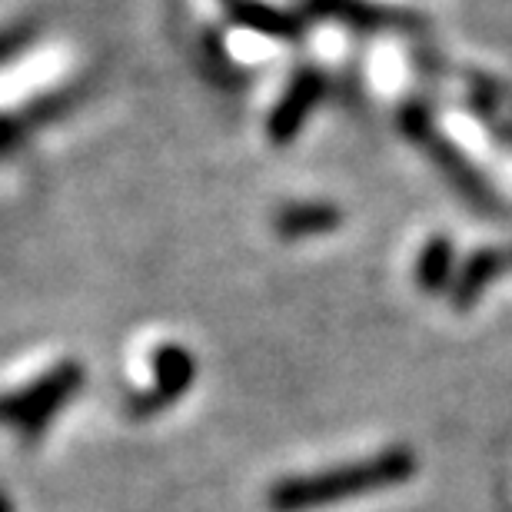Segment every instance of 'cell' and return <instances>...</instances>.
Returning <instances> with one entry per match:
<instances>
[{
    "label": "cell",
    "instance_id": "obj_8",
    "mask_svg": "<svg viewBox=\"0 0 512 512\" xmlns=\"http://www.w3.org/2000/svg\"><path fill=\"white\" fill-rule=\"evenodd\" d=\"M273 227L283 240L323 237V233L343 227V210L333 207V203H290V207L276 213Z\"/></svg>",
    "mask_w": 512,
    "mask_h": 512
},
{
    "label": "cell",
    "instance_id": "obj_11",
    "mask_svg": "<svg viewBox=\"0 0 512 512\" xmlns=\"http://www.w3.org/2000/svg\"><path fill=\"white\" fill-rule=\"evenodd\" d=\"M37 37V24L30 20V24H17V27H7L0 30V64H7V60H14L20 50H27L34 44Z\"/></svg>",
    "mask_w": 512,
    "mask_h": 512
},
{
    "label": "cell",
    "instance_id": "obj_2",
    "mask_svg": "<svg viewBox=\"0 0 512 512\" xmlns=\"http://www.w3.org/2000/svg\"><path fill=\"white\" fill-rule=\"evenodd\" d=\"M87 370L84 363L64 360L54 370L37 376L30 386H20L14 393L0 396V423L14 426L20 439L30 446L47 433V426L54 423L57 413L84 389Z\"/></svg>",
    "mask_w": 512,
    "mask_h": 512
},
{
    "label": "cell",
    "instance_id": "obj_7",
    "mask_svg": "<svg viewBox=\"0 0 512 512\" xmlns=\"http://www.w3.org/2000/svg\"><path fill=\"white\" fill-rule=\"evenodd\" d=\"M230 17L233 24L256 30L263 37H273V40H300L303 30H306V20L290 14V10H280V7H270L263 0H230Z\"/></svg>",
    "mask_w": 512,
    "mask_h": 512
},
{
    "label": "cell",
    "instance_id": "obj_5",
    "mask_svg": "<svg viewBox=\"0 0 512 512\" xmlns=\"http://www.w3.org/2000/svg\"><path fill=\"white\" fill-rule=\"evenodd\" d=\"M323 94H326V77L320 70H313V67L296 70L293 80L283 90L280 104L273 107L270 120H266V137H270L276 147H286V143L303 130L306 117H310V110L323 100Z\"/></svg>",
    "mask_w": 512,
    "mask_h": 512
},
{
    "label": "cell",
    "instance_id": "obj_9",
    "mask_svg": "<svg viewBox=\"0 0 512 512\" xmlns=\"http://www.w3.org/2000/svg\"><path fill=\"white\" fill-rule=\"evenodd\" d=\"M503 266H506V253H499L493 247L476 250L473 256H469L466 266H463V273H459L456 280H453V286H449V300H453V310H459V313L473 310L486 286L493 283L499 273H503Z\"/></svg>",
    "mask_w": 512,
    "mask_h": 512
},
{
    "label": "cell",
    "instance_id": "obj_1",
    "mask_svg": "<svg viewBox=\"0 0 512 512\" xmlns=\"http://www.w3.org/2000/svg\"><path fill=\"white\" fill-rule=\"evenodd\" d=\"M419 459L409 446H389L376 456L356 459L350 466L320 469V473L286 476L276 479L266 493V506L273 512H306L333 503H346V499H360L370 493H383V489L403 486L416 476Z\"/></svg>",
    "mask_w": 512,
    "mask_h": 512
},
{
    "label": "cell",
    "instance_id": "obj_3",
    "mask_svg": "<svg viewBox=\"0 0 512 512\" xmlns=\"http://www.w3.org/2000/svg\"><path fill=\"white\" fill-rule=\"evenodd\" d=\"M399 124H403V133L409 140H416L419 147L429 150V157L436 160V167L446 173L449 180L456 183V190L463 193L466 200H473L476 207H486V210H496V200H493V190L486 187V180L479 177V173L469 167L466 157L459 153L453 143H446L443 137L436 133L433 120H429V110L419 107V104H409L403 110V117H399Z\"/></svg>",
    "mask_w": 512,
    "mask_h": 512
},
{
    "label": "cell",
    "instance_id": "obj_12",
    "mask_svg": "<svg viewBox=\"0 0 512 512\" xmlns=\"http://www.w3.org/2000/svg\"><path fill=\"white\" fill-rule=\"evenodd\" d=\"M27 133L30 130L24 127V120H20L17 114H0V157L14 153L20 143H24Z\"/></svg>",
    "mask_w": 512,
    "mask_h": 512
},
{
    "label": "cell",
    "instance_id": "obj_13",
    "mask_svg": "<svg viewBox=\"0 0 512 512\" xmlns=\"http://www.w3.org/2000/svg\"><path fill=\"white\" fill-rule=\"evenodd\" d=\"M0 512H14V503H10V496L0 489Z\"/></svg>",
    "mask_w": 512,
    "mask_h": 512
},
{
    "label": "cell",
    "instance_id": "obj_10",
    "mask_svg": "<svg viewBox=\"0 0 512 512\" xmlns=\"http://www.w3.org/2000/svg\"><path fill=\"white\" fill-rule=\"evenodd\" d=\"M453 263H456V247L449 237H429L423 250L416 256V286L423 293H443L453 286Z\"/></svg>",
    "mask_w": 512,
    "mask_h": 512
},
{
    "label": "cell",
    "instance_id": "obj_6",
    "mask_svg": "<svg viewBox=\"0 0 512 512\" xmlns=\"http://www.w3.org/2000/svg\"><path fill=\"white\" fill-rule=\"evenodd\" d=\"M303 10L310 17L336 20L353 30H383V27H406L413 17L399 7L373 4V0H303Z\"/></svg>",
    "mask_w": 512,
    "mask_h": 512
},
{
    "label": "cell",
    "instance_id": "obj_4",
    "mask_svg": "<svg viewBox=\"0 0 512 512\" xmlns=\"http://www.w3.org/2000/svg\"><path fill=\"white\" fill-rule=\"evenodd\" d=\"M150 366H153V386L147 393H137L127 399L130 419L160 416L163 409H170L177 399L187 396L193 380H197V360H193V353L180 343H160L150 356Z\"/></svg>",
    "mask_w": 512,
    "mask_h": 512
}]
</instances>
